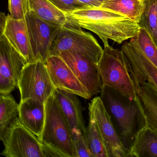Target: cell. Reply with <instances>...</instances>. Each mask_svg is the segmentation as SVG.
Wrapping results in <instances>:
<instances>
[{"label": "cell", "mask_w": 157, "mask_h": 157, "mask_svg": "<svg viewBox=\"0 0 157 157\" xmlns=\"http://www.w3.org/2000/svg\"><path fill=\"white\" fill-rule=\"evenodd\" d=\"M65 14L68 24L96 34L104 46L109 44L108 39L122 44L135 37L140 28L127 17L101 8L88 7Z\"/></svg>", "instance_id": "cell-1"}, {"label": "cell", "mask_w": 157, "mask_h": 157, "mask_svg": "<svg viewBox=\"0 0 157 157\" xmlns=\"http://www.w3.org/2000/svg\"><path fill=\"white\" fill-rule=\"evenodd\" d=\"M100 96L121 131L123 141L128 151L137 132L145 125L136 100H132L119 92L103 85Z\"/></svg>", "instance_id": "cell-2"}, {"label": "cell", "mask_w": 157, "mask_h": 157, "mask_svg": "<svg viewBox=\"0 0 157 157\" xmlns=\"http://www.w3.org/2000/svg\"><path fill=\"white\" fill-rule=\"evenodd\" d=\"M44 125L40 140L61 157H75L71 131L59 108L54 92L45 102Z\"/></svg>", "instance_id": "cell-3"}, {"label": "cell", "mask_w": 157, "mask_h": 157, "mask_svg": "<svg viewBox=\"0 0 157 157\" xmlns=\"http://www.w3.org/2000/svg\"><path fill=\"white\" fill-rule=\"evenodd\" d=\"M98 66L103 85L117 91L131 100H136V88L121 49L113 48L109 44L105 45Z\"/></svg>", "instance_id": "cell-4"}, {"label": "cell", "mask_w": 157, "mask_h": 157, "mask_svg": "<svg viewBox=\"0 0 157 157\" xmlns=\"http://www.w3.org/2000/svg\"><path fill=\"white\" fill-rule=\"evenodd\" d=\"M64 51L80 54L98 65L103 49L92 35L67 23L60 27L55 36L48 56H58Z\"/></svg>", "instance_id": "cell-5"}, {"label": "cell", "mask_w": 157, "mask_h": 157, "mask_svg": "<svg viewBox=\"0 0 157 157\" xmlns=\"http://www.w3.org/2000/svg\"><path fill=\"white\" fill-rule=\"evenodd\" d=\"M21 100L28 98L45 103L56 90L45 62L33 60L25 65L18 81Z\"/></svg>", "instance_id": "cell-6"}, {"label": "cell", "mask_w": 157, "mask_h": 157, "mask_svg": "<svg viewBox=\"0 0 157 157\" xmlns=\"http://www.w3.org/2000/svg\"><path fill=\"white\" fill-rule=\"evenodd\" d=\"M1 155L6 157H44L43 144L19 121L10 127L2 141Z\"/></svg>", "instance_id": "cell-7"}, {"label": "cell", "mask_w": 157, "mask_h": 157, "mask_svg": "<svg viewBox=\"0 0 157 157\" xmlns=\"http://www.w3.org/2000/svg\"><path fill=\"white\" fill-rule=\"evenodd\" d=\"M27 60L0 35V94H10L18 88V81Z\"/></svg>", "instance_id": "cell-8"}, {"label": "cell", "mask_w": 157, "mask_h": 157, "mask_svg": "<svg viewBox=\"0 0 157 157\" xmlns=\"http://www.w3.org/2000/svg\"><path fill=\"white\" fill-rule=\"evenodd\" d=\"M89 116L96 121L109 157H128V150L114 128L100 96L94 97L89 104Z\"/></svg>", "instance_id": "cell-9"}, {"label": "cell", "mask_w": 157, "mask_h": 157, "mask_svg": "<svg viewBox=\"0 0 157 157\" xmlns=\"http://www.w3.org/2000/svg\"><path fill=\"white\" fill-rule=\"evenodd\" d=\"M33 60L45 62L53 41L60 27L48 23L33 11L28 10L25 16Z\"/></svg>", "instance_id": "cell-10"}, {"label": "cell", "mask_w": 157, "mask_h": 157, "mask_svg": "<svg viewBox=\"0 0 157 157\" xmlns=\"http://www.w3.org/2000/svg\"><path fill=\"white\" fill-rule=\"evenodd\" d=\"M58 56L69 66L92 96L101 92L103 84L98 64L75 52L64 51Z\"/></svg>", "instance_id": "cell-11"}, {"label": "cell", "mask_w": 157, "mask_h": 157, "mask_svg": "<svg viewBox=\"0 0 157 157\" xmlns=\"http://www.w3.org/2000/svg\"><path fill=\"white\" fill-rule=\"evenodd\" d=\"M45 64L55 89L74 94L84 99L91 98L88 90L61 57L49 56Z\"/></svg>", "instance_id": "cell-12"}, {"label": "cell", "mask_w": 157, "mask_h": 157, "mask_svg": "<svg viewBox=\"0 0 157 157\" xmlns=\"http://www.w3.org/2000/svg\"><path fill=\"white\" fill-rule=\"evenodd\" d=\"M133 82L140 84L149 82L157 88V67L143 54L134 37L122 45Z\"/></svg>", "instance_id": "cell-13"}, {"label": "cell", "mask_w": 157, "mask_h": 157, "mask_svg": "<svg viewBox=\"0 0 157 157\" xmlns=\"http://www.w3.org/2000/svg\"><path fill=\"white\" fill-rule=\"evenodd\" d=\"M54 94L71 131L73 128H77L85 135L87 127L82 115L85 109L78 95L58 89L55 90Z\"/></svg>", "instance_id": "cell-14"}, {"label": "cell", "mask_w": 157, "mask_h": 157, "mask_svg": "<svg viewBox=\"0 0 157 157\" xmlns=\"http://www.w3.org/2000/svg\"><path fill=\"white\" fill-rule=\"evenodd\" d=\"M45 116V103L32 98L21 100L19 121L39 140L43 133Z\"/></svg>", "instance_id": "cell-15"}, {"label": "cell", "mask_w": 157, "mask_h": 157, "mask_svg": "<svg viewBox=\"0 0 157 157\" xmlns=\"http://www.w3.org/2000/svg\"><path fill=\"white\" fill-rule=\"evenodd\" d=\"M134 84L137 96L136 101L145 125L157 135V88L149 82Z\"/></svg>", "instance_id": "cell-16"}, {"label": "cell", "mask_w": 157, "mask_h": 157, "mask_svg": "<svg viewBox=\"0 0 157 157\" xmlns=\"http://www.w3.org/2000/svg\"><path fill=\"white\" fill-rule=\"evenodd\" d=\"M2 35L28 62L33 61V53L25 19L15 20L9 14L7 25Z\"/></svg>", "instance_id": "cell-17"}, {"label": "cell", "mask_w": 157, "mask_h": 157, "mask_svg": "<svg viewBox=\"0 0 157 157\" xmlns=\"http://www.w3.org/2000/svg\"><path fill=\"white\" fill-rule=\"evenodd\" d=\"M157 157V135L145 125L137 132L128 157Z\"/></svg>", "instance_id": "cell-18"}, {"label": "cell", "mask_w": 157, "mask_h": 157, "mask_svg": "<svg viewBox=\"0 0 157 157\" xmlns=\"http://www.w3.org/2000/svg\"><path fill=\"white\" fill-rule=\"evenodd\" d=\"M28 10L33 11L48 23L62 27L67 23L66 14L59 10L49 0H26Z\"/></svg>", "instance_id": "cell-19"}, {"label": "cell", "mask_w": 157, "mask_h": 157, "mask_svg": "<svg viewBox=\"0 0 157 157\" xmlns=\"http://www.w3.org/2000/svg\"><path fill=\"white\" fill-rule=\"evenodd\" d=\"M147 0H107L101 8L127 17L139 24Z\"/></svg>", "instance_id": "cell-20"}, {"label": "cell", "mask_w": 157, "mask_h": 157, "mask_svg": "<svg viewBox=\"0 0 157 157\" xmlns=\"http://www.w3.org/2000/svg\"><path fill=\"white\" fill-rule=\"evenodd\" d=\"M20 104L11 94L0 96V140L3 141L10 127L19 117Z\"/></svg>", "instance_id": "cell-21"}, {"label": "cell", "mask_w": 157, "mask_h": 157, "mask_svg": "<svg viewBox=\"0 0 157 157\" xmlns=\"http://www.w3.org/2000/svg\"><path fill=\"white\" fill-rule=\"evenodd\" d=\"M90 116L89 125L84 135L93 157H109L103 140L95 119Z\"/></svg>", "instance_id": "cell-22"}, {"label": "cell", "mask_w": 157, "mask_h": 157, "mask_svg": "<svg viewBox=\"0 0 157 157\" xmlns=\"http://www.w3.org/2000/svg\"><path fill=\"white\" fill-rule=\"evenodd\" d=\"M139 25L147 29L157 46V0H147Z\"/></svg>", "instance_id": "cell-23"}, {"label": "cell", "mask_w": 157, "mask_h": 157, "mask_svg": "<svg viewBox=\"0 0 157 157\" xmlns=\"http://www.w3.org/2000/svg\"><path fill=\"white\" fill-rule=\"evenodd\" d=\"M134 38L143 54L157 67V46L147 29L140 27Z\"/></svg>", "instance_id": "cell-24"}, {"label": "cell", "mask_w": 157, "mask_h": 157, "mask_svg": "<svg viewBox=\"0 0 157 157\" xmlns=\"http://www.w3.org/2000/svg\"><path fill=\"white\" fill-rule=\"evenodd\" d=\"M71 134L75 157H93L82 132L79 129L73 128Z\"/></svg>", "instance_id": "cell-25"}, {"label": "cell", "mask_w": 157, "mask_h": 157, "mask_svg": "<svg viewBox=\"0 0 157 157\" xmlns=\"http://www.w3.org/2000/svg\"><path fill=\"white\" fill-rule=\"evenodd\" d=\"M28 10L26 0H9V10L12 19L24 20Z\"/></svg>", "instance_id": "cell-26"}, {"label": "cell", "mask_w": 157, "mask_h": 157, "mask_svg": "<svg viewBox=\"0 0 157 157\" xmlns=\"http://www.w3.org/2000/svg\"><path fill=\"white\" fill-rule=\"evenodd\" d=\"M59 10L64 13L72 12L77 10L88 8L78 0H49Z\"/></svg>", "instance_id": "cell-27"}, {"label": "cell", "mask_w": 157, "mask_h": 157, "mask_svg": "<svg viewBox=\"0 0 157 157\" xmlns=\"http://www.w3.org/2000/svg\"><path fill=\"white\" fill-rule=\"evenodd\" d=\"M9 15L6 13L1 12L0 13V35H2L4 32V29L7 25Z\"/></svg>", "instance_id": "cell-28"}]
</instances>
